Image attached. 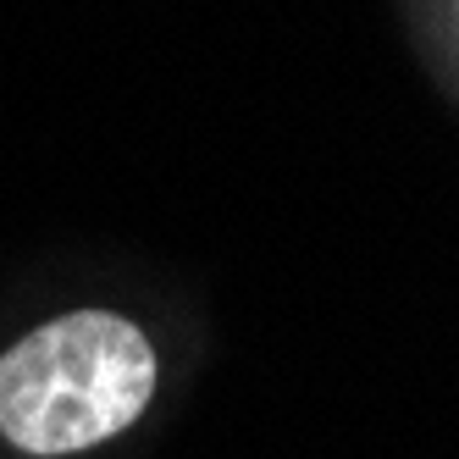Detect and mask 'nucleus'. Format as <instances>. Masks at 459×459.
Masks as SVG:
<instances>
[{
  "instance_id": "f257e3e1",
  "label": "nucleus",
  "mask_w": 459,
  "mask_h": 459,
  "mask_svg": "<svg viewBox=\"0 0 459 459\" xmlns=\"http://www.w3.org/2000/svg\"><path fill=\"white\" fill-rule=\"evenodd\" d=\"M150 393V338L111 310H78L0 354V432L22 454H78L134 426Z\"/></svg>"
}]
</instances>
